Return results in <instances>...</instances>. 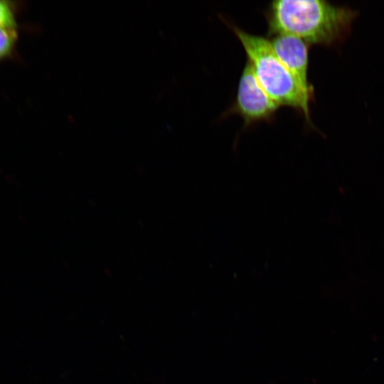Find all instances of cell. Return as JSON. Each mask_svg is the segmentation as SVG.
<instances>
[{
    "mask_svg": "<svg viewBox=\"0 0 384 384\" xmlns=\"http://www.w3.org/2000/svg\"><path fill=\"white\" fill-rule=\"evenodd\" d=\"M265 16L271 36L287 34L308 45H329L348 33L356 12L321 0H279L270 4Z\"/></svg>",
    "mask_w": 384,
    "mask_h": 384,
    "instance_id": "cell-1",
    "label": "cell"
},
{
    "mask_svg": "<svg viewBox=\"0 0 384 384\" xmlns=\"http://www.w3.org/2000/svg\"><path fill=\"white\" fill-rule=\"evenodd\" d=\"M247 55L255 75L268 96L279 106H287L302 113L309 122V102L313 89L304 87L279 60L270 41L228 25Z\"/></svg>",
    "mask_w": 384,
    "mask_h": 384,
    "instance_id": "cell-2",
    "label": "cell"
},
{
    "mask_svg": "<svg viewBox=\"0 0 384 384\" xmlns=\"http://www.w3.org/2000/svg\"><path fill=\"white\" fill-rule=\"evenodd\" d=\"M279 107L263 90L247 61L239 79L235 101L226 114L240 115L245 126H249L270 121Z\"/></svg>",
    "mask_w": 384,
    "mask_h": 384,
    "instance_id": "cell-3",
    "label": "cell"
},
{
    "mask_svg": "<svg viewBox=\"0 0 384 384\" xmlns=\"http://www.w3.org/2000/svg\"><path fill=\"white\" fill-rule=\"evenodd\" d=\"M270 43L275 55L298 81L304 87L313 89L307 78L309 45L287 34L272 36Z\"/></svg>",
    "mask_w": 384,
    "mask_h": 384,
    "instance_id": "cell-4",
    "label": "cell"
},
{
    "mask_svg": "<svg viewBox=\"0 0 384 384\" xmlns=\"http://www.w3.org/2000/svg\"><path fill=\"white\" fill-rule=\"evenodd\" d=\"M17 39L16 28L0 26V60L11 55Z\"/></svg>",
    "mask_w": 384,
    "mask_h": 384,
    "instance_id": "cell-5",
    "label": "cell"
},
{
    "mask_svg": "<svg viewBox=\"0 0 384 384\" xmlns=\"http://www.w3.org/2000/svg\"><path fill=\"white\" fill-rule=\"evenodd\" d=\"M0 26L16 27V6L14 2L0 0Z\"/></svg>",
    "mask_w": 384,
    "mask_h": 384,
    "instance_id": "cell-6",
    "label": "cell"
}]
</instances>
